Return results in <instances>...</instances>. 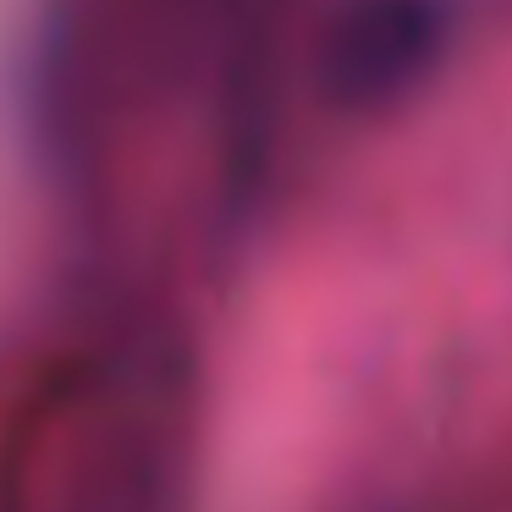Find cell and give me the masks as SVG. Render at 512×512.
Listing matches in <instances>:
<instances>
[{
  "label": "cell",
  "instance_id": "obj_1",
  "mask_svg": "<svg viewBox=\"0 0 512 512\" xmlns=\"http://www.w3.org/2000/svg\"><path fill=\"white\" fill-rule=\"evenodd\" d=\"M435 50L430 0H358L342 23V89L347 94H397L424 72Z\"/></svg>",
  "mask_w": 512,
  "mask_h": 512
}]
</instances>
